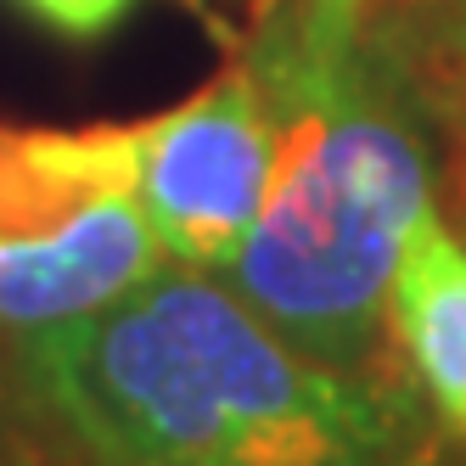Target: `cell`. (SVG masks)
Here are the masks:
<instances>
[{
  "instance_id": "1",
  "label": "cell",
  "mask_w": 466,
  "mask_h": 466,
  "mask_svg": "<svg viewBox=\"0 0 466 466\" xmlns=\"http://www.w3.org/2000/svg\"><path fill=\"white\" fill-rule=\"evenodd\" d=\"M17 371L85 466H421L450 439L405 371H338L186 264L23 338Z\"/></svg>"
},
{
  "instance_id": "2",
  "label": "cell",
  "mask_w": 466,
  "mask_h": 466,
  "mask_svg": "<svg viewBox=\"0 0 466 466\" xmlns=\"http://www.w3.org/2000/svg\"><path fill=\"white\" fill-rule=\"evenodd\" d=\"M237 62L270 102L276 169L225 287L338 371H405L388 292L410 230L439 208L416 107L365 51L343 0H264Z\"/></svg>"
},
{
  "instance_id": "3",
  "label": "cell",
  "mask_w": 466,
  "mask_h": 466,
  "mask_svg": "<svg viewBox=\"0 0 466 466\" xmlns=\"http://www.w3.org/2000/svg\"><path fill=\"white\" fill-rule=\"evenodd\" d=\"M276 118L248 62L203 85L191 102L136 124V197L163 253L186 270L225 276L270 197Z\"/></svg>"
},
{
  "instance_id": "4",
  "label": "cell",
  "mask_w": 466,
  "mask_h": 466,
  "mask_svg": "<svg viewBox=\"0 0 466 466\" xmlns=\"http://www.w3.org/2000/svg\"><path fill=\"white\" fill-rule=\"evenodd\" d=\"M163 264L169 253H163L141 197H107L62 230L0 242V331L23 343L35 331L85 320L152 281Z\"/></svg>"
},
{
  "instance_id": "5",
  "label": "cell",
  "mask_w": 466,
  "mask_h": 466,
  "mask_svg": "<svg viewBox=\"0 0 466 466\" xmlns=\"http://www.w3.org/2000/svg\"><path fill=\"white\" fill-rule=\"evenodd\" d=\"M388 331L427 416L466 444V237L432 208L393 270Z\"/></svg>"
},
{
  "instance_id": "6",
  "label": "cell",
  "mask_w": 466,
  "mask_h": 466,
  "mask_svg": "<svg viewBox=\"0 0 466 466\" xmlns=\"http://www.w3.org/2000/svg\"><path fill=\"white\" fill-rule=\"evenodd\" d=\"M17 6L46 23L51 35H68V40H96L107 35V28L136 6V0H17Z\"/></svg>"
},
{
  "instance_id": "7",
  "label": "cell",
  "mask_w": 466,
  "mask_h": 466,
  "mask_svg": "<svg viewBox=\"0 0 466 466\" xmlns=\"http://www.w3.org/2000/svg\"><path fill=\"white\" fill-rule=\"evenodd\" d=\"M421 466H466V444H455V439H444L439 450H432Z\"/></svg>"
}]
</instances>
